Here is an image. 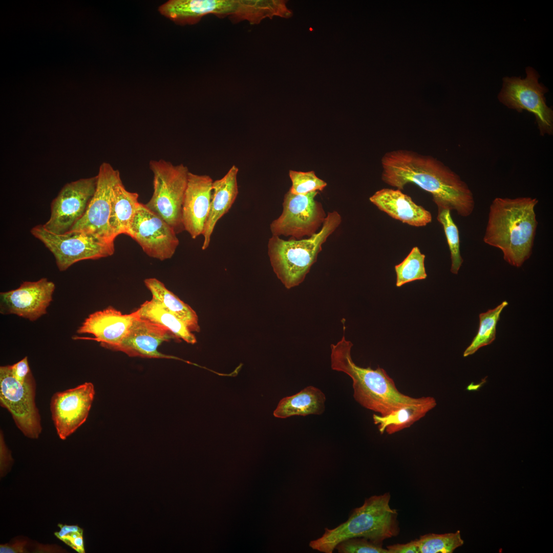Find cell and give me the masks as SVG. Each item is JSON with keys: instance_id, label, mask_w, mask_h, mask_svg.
<instances>
[{"instance_id": "1", "label": "cell", "mask_w": 553, "mask_h": 553, "mask_svg": "<svg viewBox=\"0 0 553 553\" xmlns=\"http://www.w3.org/2000/svg\"><path fill=\"white\" fill-rule=\"evenodd\" d=\"M381 179L397 189L414 184L429 193L438 208L455 210L464 217L475 208L473 194L467 184L437 159L408 150L386 153L381 160Z\"/></svg>"}, {"instance_id": "2", "label": "cell", "mask_w": 553, "mask_h": 553, "mask_svg": "<svg viewBox=\"0 0 553 553\" xmlns=\"http://www.w3.org/2000/svg\"><path fill=\"white\" fill-rule=\"evenodd\" d=\"M536 198H495L489 209L484 242L501 250L504 260L520 267L531 256L538 221Z\"/></svg>"}, {"instance_id": "3", "label": "cell", "mask_w": 553, "mask_h": 553, "mask_svg": "<svg viewBox=\"0 0 553 553\" xmlns=\"http://www.w3.org/2000/svg\"><path fill=\"white\" fill-rule=\"evenodd\" d=\"M352 346L345 335L336 344H331V367L351 377L354 398L362 407L386 415L420 399L421 397L414 398L401 393L384 369L378 367L373 369L356 365L351 355Z\"/></svg>"}, {"instance_id": "4", "label": "cell", "mask_w": 553, "mask_h": 553, "mask_svg": "<svg viewBox=\"0 0 553 553\" xmlns=\"http://www.w3.org/2000/svg\"><path fill=\"white\" fill-rule=\"evenodd\" d=\"M284 0H170L159 8L160 13L180 25H194L208 14L233 23L260 24L266 18H288L292 11Z\"/></svg>"}, {"instance_id": "5", "label": "cell", "mask_w": 553, "mask_h": 553, "mask_svg": "<svg viewBox=\"0 0 553 553\" xmlns=\"http://www.w3.org/2000/svg\"><path fill=\"white\" fill-rule=\"evenodd\" d=\"M391 495L386 493L366 498L364 504L353 510L348 520L336 527L325 528L323 535L311 541L309 546L324 553H332L342 541L353 537H363L377 543H383L399 535L398 514L391 508Z\"/></svg>"}, {"instance_id": "6", "label": "cell", "mask_w": 553, "mask_h": 553, "mask_svg": "<svg viewBox=\"0 0 553 553\" xmlns=\"http://www.w3.org/2000/svg\"><path fill=\"white\" fill-rule=\"evenodd\" d=\"M342 221L340 214L329 212L320 230L307 239L290 238L285 240L272 236L268 244L270 264L278 278L285 287L297 286L305 280L316 262L322 245L336 229Z\"/></svg>"}, {"instance_id": "7", "label": "cell", "mask_w": 553, "mask_h": 553, "mask_svg": "<svg viewBox=\"0 0 553 553\" xmlns=\"http://www.w3.org/2000/svg\"><path fill=\"white\" fill-rule=\"evenodd\" d=\"M149 167L153 175V193L145 205L180 233L184 230L182 207L190 172L183 164L174 165L163 159L151 160Z\"/></svg>"}, {"instance_id": "8", "label": "cell", "mask_w": 553, "mask_h": 553, "mask_svg": "<svg viewBox=\"0 0 553 553\" xmlns=\"http://www.w3.org/2000/svg\"><path fill=\"white\" fill-rule=\"evenodd\" d=\"M526 76L505 77L498 95L499 101L508 108L521 113L526 111L534 114L540 134H553V111L546 102L548 89L539 82V75L532 67L526 68Z\"/></svg>"}, {"instance_id": "9", "label": "cell", "mask_w": 553, "mask_h": 553, "mask_svg": "<svg viewBox=\"0 0 553 553\" xmlns=\"http://www.w3.org/2000/svg\"><path fill=\"white\" fill-rule=\"evenodd\" d=\"M30 232L52 252L60 271H65L82 260L111 256L115 250L114 243L103 242L82 231L55 234L39 224L33 227Z\"/></svg>"}, {"instance_id": "10", "label": "cell", "mask_w": 553, "mask_h": 553, "mask_svg": "<svg viewBox=\"0 0 553 553\" xmlns=\"http://www.w3.org/2000/svg\"><path fill=\"white\" fill-rule=\"evenodd\" d=\"M318 193L296 195L289 190L284 196L281 215L270 225L272 236L300 240L316 233L327 216L322 204L315 199Z\"/></svg>"}, {"instance_id": "11", "label": "cell", "mask_w": 553, "mask_h": 553, "mask_svg": "<svg viewBox=\"0 0 553 553\" xmlns=\"http://www.w3.org/2000/svg\"><path fill=\"white\" fill-rule=\"evenodd\" d=\"M35 391V379L23 384L12 375L9 365L1 366V406L10 412L23 434L31 439H37L42 430Z\"/></svg>"}, {"instance_id": "12", "label": "cell", "mask_w": 553, "mask_h": 553, "mask_svg": "<svg viewBox=\"0 0 553 553\" xmlns=\"http://www.w3.org/2000/svg\"><path fill=\"white\" fill-rule=\"evenodd\" d=\"M96 177V189L87 210L70 231H82L103 242L114 243L109 218L113 189L121 180L120 173L110 163L103 162Z\"/></svg>"}, {"instance_id": "13", "label": "cell", "mask_w": 553, "mask_h": 553, "mask_svg": "<svg viewBox=\"0 0 553 553\" xmlns=\"http://www.w3.org/2000/svg\"><path fill=\"white\" fill-rule=\"evenodd\" d=\"M176 234L166 222L141 203L125 233L147 255L160 261L174 254L179 244Z\"/></svg>"}, {"instance_id": "14", "label": "cell", "mask_w": 553, "mask_h": 553, "mask_svg": "<svg viewBox=\"0 0 553 553\" xmlns=\"http://www.w3.org/2000/svg\"><path fill=\"white\" fill-rule=\"evenodd\" d=\"M97 177L66 184L51 204V215L43 225L55 234L69 231L84 215L96 187Z\"/></svg>"}, {"instance_id": "15", "label": "cell", "mask_w": 553, "mask_h": 553, "mask_svg": "<svg viewBox=\"0 0 553 553\" xmlns=\"http://www.w3.org/2000/svg\"><path fill=\"white\" fill-rule=\"evenodd\" d=\"M94 396V387L90 382L53 394L50 411L60 439L65 440L86 421Z\"/></svg>"}, {"instance_id": "16", "label": "cell", "mask_w": 553, "mask_h": 553, "mask_svg": "<svg viewBox=\"0 0 553 553\" xmlns=\"http://www.w3.org/2000/svg\"><path fill=\"white\" fill-rule=\"evenodd\" d=\"M54 283L47 278L23 282L17 289L0 293V312L35 321L47 313L52 301Z\"/></svg>"}, {"instance_id": "17", "label": "cell", "mask_w": 553, "mask_h": 553, "mask_svg": "<svg viewBox=\"0 0 553 553\" xmlns=\"http://www.w3.org/2000/svg\"><path fill=\"white\" fill-rule=\"evenodd\" d=\"M171 339L180 341L168 329L137 315L126 334L113 350L122 352L131 357L167 358L157 349L162 343Z\"/></svg>"}, {"instance_id": "18", "label": "cell", "mask_w": 553, "mask_h": 553, "mask_svg": "<svg viewBox=\"0 0 553 553\" xmlns=\"http://www.w3.org/2000/svg\"><path fill=\"white\" fill-rule=\"evenodd\" d=\"M213 180L206 175L189 172L182 207L184 229L193 239L202 235L209 210Z\"/></svg>"}, {"instance_id": "19", "label": "cell", "mask_w": 553, "mask_h": 553, "mask_svg": "<svg viewBox=\"0 0 553 553\" xmlns=\"http://www.w3.org/2000/svg\"><path fill=\"white\" fill-rule=\"evenodd\" d=\"M136 311L122 314L112 306L96 311L84 320L77 330L78 334H90L93 338L75 337V339H91L105 348L113 350L124 337L137 316Z\"/></svg>"}, {"instance_id": "20", "label": "cell", "mask_w": 553, "mask_h": 553, "mask_svg": "<svg viewBox=\"0 0 553 553\" xmlns=\"http://www.w3.org/2000/svg\"><path fill=\"white\" fill-rule=\"evenodd\" d=\"M369 200L392 218L410 225L423 226L432 221L431 213L401 190L383 188L376 192Z\"/></svg>"}, {"instance_id": "21", "label": "cell", "mask_w": 553, "mask_h": 553, "mask_svg": "<svg viewBox=\"0 0 553 553\" xmlns=\"http://www.w3.org/2000/svg\"><path fill=\"white\" fill-rule=\"evenodd\" d=\"M238 172V167L233 165L223 178L213 181L209 210L202 233V250L209 246L217 222L230 209L237 197Z\"/></svg>"}, {"instance_id": "22", "label": "cell", "mask_w": 553, "mask_h": 553, "mask_svg": "<svg viewBox=\"0 0 553 553\" xmlns=\"http://www.w3.org/2000/svg\"><path fill=\"white\" fill-rule=\"evenodd\" d=\"M436 406L434 398L422 397L416 402L406 405L386 415L374 414L373 420L380 434L391 435L411 426Z\"/></svg>"}, {"instance_id": "23", "label": "cell", "mask_w": 553, "mask_h": 553, "mask_svg": "<svg viewBox=\"0 0 553 553\" xmlns=\"http://www.w3.org/2000/svg\"><path fill=\"white\" fill-rule=\"evenodd\" d=\"M326 397L319 389L309 386L297 393L284 397L273 412L276 418L320 415L325 411Z\"/></svg>"}, {"instance_id": "24", "label": "cell", "mask_w": 553, "mask_h": 553, "mask_svg": "<svg viewBox=\"0 0 553 553\" xmlns=\"http://www.w3.org/2000/svg\"><path fill=\"white\" fill-rule=\"evenodd\" d=\"M139 195L129 192L122 180L114 186L111 199L109 227L113 238L125 234L138 208Z\"/></svg>"}, {"instance_id": "25", "label": "cell", "mask_w": 553, "mask_h": 553, "mask_svg": "<svg viewBox=\"0 0 553 553\" xmlns=\"http://www.w3.org/2000/svg\"><path fill=\"white\" fill-rule=\"evenodd\" d=\"M144 283L151 292L152 298L183 322L191 332L200 331L198 316L188 305L182 301L156 278L146 279Z\"/></svg>"}, {"instance_id": "26", "label": "cell", "mask_w": 553, "mask_h": 553, "mask_svg": "<svg viewBox=\"0 0 553 553\" xmlns=\"http://www.w3.org/2000/svg\"><path fill=\"white\" fill-rule=\"evenodd\" d=\"M136 312L139 317L168 329L179 340L191 344L197 342L194 334L185 324L153 298L145 302Z\"/></svg>"}, {"instance_id": "27", "label": "cell", "mask_w": 553, "mask_h": 553, "mask_svg": "<svg viewBox=\"0 0 553 553\" xmlns=\"http://www.w3.org/2000/svg\"><path fill=\"white\" fill-rule=\"evenodd\" d=\"M507 305V301H503L495 308L479 314L478 331L464 351V357L473 354L479 348L491 344L495 339L497 324L501 312Z\"/></svg>"}, {"instance_id": "28", "label": "cell", "mask_w": 553, "mask_h": 553, "mask_svg": "<svg viewBox=\"0 0 553 553\" xmlns=\"http://www.w3.org/2000/svg\"><path fill=\"white\" fill-rule=\"evenodd\" d=\"M425 255L414 247L400 264L395 265L397 287L416 280L425 279L427 274L424 267Z\"/></svg>"}, {"instance_id": "29", "label": "cell", "mask_w": 553, "mask_h": 553, "mask_svg": "<svg viewBox=\"0 0 553 553\" xmlns=\"http://www.w3.org/2000/svg\"><path fill=\"white\" fill-rule=\"evenodd\" d=\"M419 553H452L464 543L460 530L444 534H428L417 539Z\"/></svg>"}, {"instance_id": "30", "label": "cell", "mask_w": 553, "mask_h": 553, "mask_svg": "<svg viewBox=\"0 0 553 553\" xmlns=\"http://www.w3.org/2000/svg\"><path fill=\"white\" fill-rule=\"evenodd\" d=\"M451 210L446 208H438L437 220L443 226L451 252L452 273L457 274L463 263L460 251L459 231L453 221Z\"/></svg>"}, {"instance_id": "31", "label": "cell", "mask_w": 553, "mask_h": 553, "mask_svg": "<svg viewBox=\"0 0 553 553\" xmlns=\"http://www.w3.org/2000/svg\"><path fill=\"white\" fill-rule=\"evenodd\" d=\"M289 175L292 182L289 190L293 194L305 195L322 191L327 185V183L318 178L313 171L303 172L290 170Z\"/></svg>"}, {"instance_id": "32", "label": "cell", "mask_w": 553, "mask_h": 553, "mask_svg": "<svg viewBox=\"0 0 553 553\" xmlns=\"http://www.w3.org/2000/svg\"><path fill=\"white\" fill-rule=\"evenodd\" d=\"M382 545L365 538L353 537L342 541L335 549L339 553H389Z\"/></svg>"}, {"instance_id": "33", "label": "cell", "mask_w": 553, "mask_h": 553, "mask_svg": "<svg viewBox=\"0 0 553 553\" xmlns=\"http://www.w3.org/2000/svg\"><path fill=\"white\" fill-rule=\"evenodd\" d=\"M9 368L12 375L23 384L34 379L29 366L27 356L12 365H9Z\"/></svg>"}, {"instance_id": "34", "label": "cell", "mask_w": 553, "mask_h": 553, "mask_svg": "<svg viewBox=\"0 0 553 553\" xmlns=\"http://www.w3.org/2000/svg\"><path fill=\"white\" fill-rule=\"evenodd\" d=\"M13 461L11 452L5 443L3 433L1 431L0 435V471L1 477L7 474Z\"/></svg>"}, {"instance_id": "35", "label": "cell", "mask_w": 553, "mask_h": 553, "mask_svg": "<svg viewBox=\"0 0 553 553\" xmlns=\"http://www.w3.org/2000/svg\"><path fill=\"white\" fill-rule=\"evenodd\" d=\"M83 531L74 532L62 537L60 540L79 553H84Z\"/></svg>"}, {"instance_id": "36", "label": "cell", "mask_w": 553, "mask_h": 553, "mask_svg": "<svg viewBox=\"0 0 553 553\" xmlns=\"http://www.w3.org/2000/svg\"><path fill=\"white\" fill-rule=\"evenodd\" d=\"M28 542L26 540L15 539L12 543L1 544V553H25L27 552Z\"/></svg>"}, {"instance_id": "37", "label": "cell", "mask_w": 553, "mask_h": 553, "mask_svg": "<svg viewBox=\"0 0 553 553\" xmlns=\"http://www.w3.org/2000/svg\"><path fill=\"white\" fill-rule=\"evenodd\" d=\"M387 549L389 553H419L417 539L407 543L389 545Z\"/></svg>"}, {"instance_id": "38", "label": "cell", "mask_w": 553, "mask_h": 553, "mask_svg": "<svg viewBox=\"0 0 553 553\" xmlns=\"http://www.w3.org/2000/svg\"><path fill=\"white\" fill-rule=\"evenodd\" d=\"M58 526L60 528V530L58 531L55 532L54 535L59 540L62 537L70 535L73 533L83 531L81 528L77 525H63L58 524Z\"/></svg>"}]
</instances>
